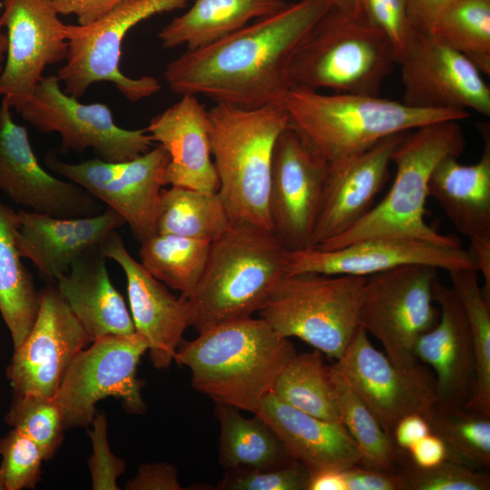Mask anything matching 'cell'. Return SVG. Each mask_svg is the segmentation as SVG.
Instances as JSON below:
<instances>
[{"mask_svg":"<svg viewBox=\"0 0 490 490\" xmlns=\"http://www.w3.org/2000/svg\"><path fill=\"white\" fill-rule=\"evenodd\" d=\"M329 0H299L170 62L164 79L174 93L253 109L280 104L290 88L288 68Z\"/></svg>","mask_w":490,"mask_h":490,"instance_id":"6da1fadb","label":"cell"},{"mask_svg":"<svg viewBox=\"0 0 490 490\" xmlns=\"http://www.w3.org/2000/svg\"><path fill=\"white\" fill-rule=\"evenodd\" d=\"M296 354L288 338L250 317L182 340L174 361L190 369L192 387L214 403L254 414Z\"/></svg>","mask_w":490,"mask_h":490,"instance_id":"7a4b0ae2","label":"cell"},{"mask_svg":"<svg viewBox=\"0 0 490 490\" xmlns=\"http://www.w3.org/2000/svg\"><path fill=\"white\" fill-rule=\"evenodd\" d=\"M281 105L289 125L328 164L355 156L390 135L469 116L467 111L416 108L379 95L296 87L288 90Z\"/></svg>","mask_w":490,"mask_h":490,"instance_id":"3957f363","label":"cell"},{"mask_svg":"<svg viewBox=\"0 0 490 490\" xmlns=\"http://www.w3.org/2000/svg\"><path fill=\"white\" fill-rule=\"evenodd\" d=\"M286 250L271 231L230 221L211 242L203 272L187 299L190 327L200 334L252 317L286 275Z\"/></svg>","mask_w":490,"mask_h":490,"instance_id":"277c9868","label":"cell"},{"mask_svg":"<svg viewBox=\"0 0 490 490\" xmlns=\"http://www.w3.org/2000/svg\"><path fill=\"white\" fill-rule=\"evenodd\" d=\"M459 121L429 123L408 132L393 152V183L380 202L343 233L316 249L330 250L377 237L416 239L441 246L461 247L452 236L443 235L425 220L427 185L436 164L445 157H459L466 139Z\"/></svg>","mask_w":490,"mask_h":490,"instance_id":"5b68a950","label":"cell"},{"mask_svg":"<svg viewBox=\"0 0 490 490\" xmlns=\"http://www.w3.org/2000/svg\"><path fill=\"white\" fill-rule=\"evenodd\" d=\"M219 194L230 221L271 231L269 188L276 141L289 126L280 104L247 109L215 103L208 111Z\"/></svg>","mask_w":490,"mask_h":490,"instance_id":"8992f818","label":"cell"},{"mask_svg":"<svg viewBox=\"0 0 490 490\" xmlns=\"http://www.w3.org/2000/svg\"><path fill=\"white\" fill-rule=\"evenodd\" d=\"M395 64L384 33L332 6L296 49L288 80L290 88L379 95Z\"/></svg>","mask_w":490,"mask_h":490,"instance_id":"52a82bcc","label":"cell"},{"mask_svg":"<svg viewBox=\"0 0 490 490\" xmlns=\"http://www.w3.org/2000/svg\"><path fill=\"white\" fill-rule=\"evenodd\" d=\"M365 280L351 275H285L258 312L280 336L298 338L337 360L359 328Z\"/></svg>","mask_w":490,"mask_h":490,"instance_id":"ba28073f","label":"cell"},{"mask_svg":"<svg viewBox=\"0 0 490 490\" xmlns=\"http://www.w3.org/2000/svg\"><path fill=\"white\" fill-rule=\"evenodd\" d=\"M190 1L122 0L93 24H64L68 52L57 74L64 91L79 99L91 85L106 81L131 102L158 93L161 84L154 77L132 78L121 71L123 39L139 23L157 14L183 8Z\"/></svg>","mask_w":490,"mask_h":490,"instance_id":"9c48e42d","label":"cell"},{"mask_svg":"<svg viewBox=\"0 0 490 490\" xmlns=\"http://www.w3.org/2000/svg\"><path fill=\"white\" fill-rule=\"evenodd\" d=\"M437 269L408 264L366 277L358 324L382 345L385 354L398 368L419 362L415 356L417 339L439 319L433 285Z\"/></svg>","mask_w":490,"mask_h":490,"instance_id":"30bf717a","label":"cell"},{"mask_svg":"<svg viewBox=\"0 0 490 490\" xmlns=\"http://www.w3.org/2000/svg\"><path fill=\"white\" fill-rule=\"evenodd\" d=\"M148 350L138 332L95 339L72 360L54 398L61 407L65 429L88 427L97 413L96 404L114 397L130 414L146 409L137 368Z\"/></svg>","mask_w":490,"mask_h":490,"instance_id":"8fae6325","label":"cell"},{"mask_svg":"<svg viewBox=\"0 0 490 490\" xmlns=\"http://www.w3.org/2000/svg\"><path fill=\"white\" fill-rule=\"evenodd\" d=\"M60 83L57 75L43 76L19 113L37 130L59 133L63 151L80 153L90 148L98 159L119 162L152 149L154 142L146 128L118 126L106 104L82 103Z\"/></svg>","mask_w":490,"mask_h":490,"instance_id":"7c38bea8","label":"cell"},{"mask_svg":"<svg viewBox=\"0 0 490 490\" xmlns=\"http://www.w3.org/2000/svg\"><path fill=\"white\" fill-rule=\"evenodd\" d=\"M397 64L405 104L490 115V88L480 71L433 33L412 26Z\"/></svg>","mask_w":490,"mask_h":490,"instance_id":"4fadbf2b","label":"cell"},{"mask_svg":"<svg viewBox=\"0 0 490 490\" xmlns=\"http://www.w3.org/2000/svg\"><path fill=\"white\" fill-rule=\"evenodd\" d=\"M331 367L391 436L402 417L418 414L427 420L437 402L435 377L427 368L420 362L410 368L397 367L361 327Z\"/></svg>","mask_w":490,"mask_h":490,"instance_id":"5bb4252c","label":"cell"},{"mask_svg":"<svg viewBox=\"0 0 490 490\" xmlns=\"http://www.w3.org/2000/svg\"><path fill=\"white\" fill-rule=\"evenodd\" d=\"M328 163L289 124L272 155L269 215L271 232L287 250L310 247Z\"/></svg>","mask_w":490,"mask_h":490,"instance_id":"9a60e30c","label":"cell"},{"mask_svg":"<svg viewBox=\"0 0 490 490\" xmlns=\"http://www.w3.org/2000/svg\"><path fill=\"white\" fill-rule=\"evenodd\" d=\"M170 161L160 144L138 158L109 162L95 158L80 163L60 161L54 151L44 156L46 166L115 211L138 240L154 233L162 188V172Z\"/></svg>","mask_w":490,"mask_h":490,"instance_id":"2e32d148","label":"cell"},{"mask_svg":"<svg viewBox=\"0 0 490 490\" xmlns=\"http://www.w3.org/2000/svg\"><path fill=\"white\" fill-rule=\"evenodd\" d=\"M91 342L84 328L58 291L40 290L34 323L15 348L6 377L15 395L54 397L74 358Z\"/></svg>","mask_w":490,"mask_h":490,"instance_id":"e0dca14e","label":"cell"},{"mask_svg":"<svg viewBox=\"0 0 490 490\" xmlns=\"http://www.w3.org/2000/svg\"><path fill=\"white\" fill-rule=\"evenodd\" d=\"M7 49L0 97L19 113L47 65L66 59L64 24L50 0H3Z\"/></svg>","mask_w":490,"mask_h":490,"instance_id":"ac0fdd59","label":"cell"},{"mask_svg":"<svg viewBox=\"0 0 490 490\" xmlns=\"http://www.w3.org/2000/svg\"><path fill=\"white\" fill-rule=\"evenodd\" d=\"M5 97L0 103V191L33 211L60 218L90 217L104 209L78 184L58 179L38 162L27 129L15 123Z\"/></svg>","mask_w":490,"mask_h":490,"instance_id":"d6986e66","label":"cell"},{"mask_svg":"<svg viewBox=\"0 0 490 490\" xmlns=\"http://www.w3.org/2000/svg\"><path fill=\"white\" fill-rule=\"evenodd\" d=\"M408 264L431 265L446 271L475 269L468 251L461 247L407 238H371L330 250L316 248L286 250V275L318 273L367 277Z\"/></svg>","mask_w":490,"mask_h":490,"instance_id":"ffe728a7","label":"cell"},{"mask_svg":"<svg viewBox=\"0 0 490 490\" xmlns=\"http://www.w3.org/2000/svg\"><path fill=\"white\" fill-rule=\"evenodd\" d=\"M106 259L116 261L127 281L130 312L135 331L147 341L150 360L157 369L174 361L184 331L190 327L187 299L172 295L126 250L122 236L112 231L100 243Z\"/></svg>","mask_w":490,"mask_h":490,"instance_id":"44dd1931","label":"cell"},{"mask_svg":"<svg viewBox=\"0 0 490 490\" xmlns=\"http://www.w3.org/2000/svg\"><path fill=\"white\" fill-rule=\"evenodd\" d=\"M407 132L390 135L355 156L328 164L309 248L343 233L369 212L389 178L393 152Z\"/></svg>","mask_w":490,"mask_h":490,"instance_id":"7402d4cb","label":"cell"},{"mask_svg":"<svg viewBox=\"0 0 490 490\" xmlns=\"http://www.w3.org/2000/svg\"><path fill=\"white\" fill-rule=\"evenodd\" d=\"M17 215L20 255L34 264L47 284H55L80 255L125 224L109 207L90 217L60 218L27 211H19Z\"/></svg>","mask_w":490,"mask_h":490,"instance_id":"603a6c76","label":"cell"},{"mask_svg":"<svg viewBox=\"0 0 490 490\" xmlns=\"http://www.w3.org/2000/svg\"><path fill=\"white\" fill-rule=\"evenodd\" d=\"M433 299L438 306L439 319L417 339L415 356L435 373L436 403L463 407L471 396L475 381V358L467 321L452 287L437 278L433 285Z\"/></svg>","mask_w":490,"mask_h":490,"instance_id":"cb8c5ba5","label":"cell"},{"mask_svg":"<svg viewBox=\"0 0 490 490\" xmlns=\"http://www.w3.org/2000/svg\"><path fill=\"white\" fill-rule=\"evenodd\" d=\"M146 130L170 157L162 176L163 186L218 192L220 182L211 155L208 111L197 96H181L155 115Z\"/></svg>","mask_w":490,"mask_h":490,"instance_id":"d4e9b609","label":"cell"},{"mask_svg":"<svg viewBox=\"0 0 490 490\" xmlns=\"http://www.w3.org/2000/svg\"><path fill=\"white\" fill-rule=\"evenodd\" d=\"M254 415L272 429L289 457L310 472L360 464L357 445L341 423L300 411L273 393L263 398Z\"/></svg>","mask_w":490,"mask_h":490,"instance_id":"484cf974","label":"cell"},{"mask_svg":"<svg viewBox=\"0 0 490 490\" xmlns=\"http://www.w3.org/2000/svg\"><path fill=\"white\" fill-rule=\"evenodd\" d=\"M55 285L91 342L105 336L135 332L123 297L110 279L100 244L80 255Z\"/></svg>","mask_w":490,"mask_h":490,"instance_id":"4316f807","label":"cell"},{"mask_svg":"<svg viewBox=\"0 0 490 490\" xmlns=\"http://www.w3.org/2000/svg\"><path fill=\"white\" fill-rule=\"evenodd\" d=\"M484 149L473 164H462L456 156L443 158L433 170L427 195L441 206L449 220L469 240L490 238V133L481 132Z\"/></svg>","mask_w":490,"mask_h":490,"instance_id":"83f0119b","label":"cell"},{"mask_svg":"<svg viewBox=\"0 0 490 490\" xmlns=\"http://www.w3.org/2000/svg\"><path fill=\"white\" fill-rule=\"evenodd\" d=\"M287 4L285 0H195L187 12L162 27L158 37L165 49L181 45L188 50L199 49Z\"/></svg>","mask_w":490,"mask_h":490,"instance_id":"f1b7e54d","label":"cell"},{"mask_svg":"<svg viewBox=\"0 0 490 490\" xmlns=\"http://www.w3.org/2000/svg\"><path fill=\"white\" fill-rule=\"evenodd\" d=\"M17 226V212L0 201V313L15 348L29 334L40 305V291L21 260Z\"/></svg>","mask_w":490,"mask_h":490,"instance_id":"f546056e","label":"cell"},{"mask_svg":"<svg viewBox=\"0 0 490 490\" xmlns=\"http://www.w3.org/2000/svg\"><path fill=\"white\" fill-rule=\"evenodd\" d=\"M240 409L214 403L220 424L219 464L226 470H268L291 463L282 443L258 416L246 417Z\"/></svg>","mask_w":490,"mask_h":490,"instance_id":"4dcf8cb0","label":"cell"},{"mask_svg":"<svg viewBox=\"0 0 490 490\" xmlns=\"http://www.w3.org/2000/svg\"><path fill=\"white\" fill-rule=\"evenodd\" d=\"M230 222L219 192L179 186L161 190L154 233L211 242L225 231Z\"/></svg>","mask_w":490,"mask_h":490,"instance_id":"1f68e13d","label":"cell"},{"mask_svg":"<svg viewBox=\"0 0 490 490\" xmlns=\"http://www.w3.org/2000/svg\"><path fill=\"white\" fill-rule=\"evenodd\" d=\"M451 287L467 321L475 358V381L465 407L490 416V300L475 268L451 270Z\"/></svg>","mask_w":490,"mask_h":490,"instance_id":"d6a6232c","label":"cell"},{"mask_svg":"<svg viewBox=\"0 0 490 490\" xmlns=\"http://www.w3.org/2000/svg\"><path fill=\"white\" fill-rule=\"evenodd\" d=\"M272 393L300 411L342 424L330 366L318 349L297 353L279 374Z\"/></svg>","mask_w":490,"mask_h":490,"instance_id":"836d02e7","label":"cell"},{"mask_svg":"<svg viewBox=\"0 0 490 490\" xmlns=\"http://www.w3.org/2000/svg\"><path fill=\"white\" fill-rule=\"evenodd\" d=\"M140 242L142 265L155 279L188 299L203 272L211 242L158 233Z\"/></svg>","mask_w":490,"mask_h":490,"instance_id":"e575fe53","label":"cell"},{"mask_svg":"<svg viewBox=\"0 0 490 490\" xmlns=\"http://www.w3.org/2000/svg\"><path fill=\"white\" fill-rule=\"evenodd\" d=\"M341 422L355 441L364 467L396 471L401 451L371 410L330 365Z\"/></svg>","mask_w":490,"mask_h":490,"instance_id":"d590c367","label":"cell"},{"mask_svg":"<svg viewBox=\"0 0 490 490\" xmlns=\"http://www.w3.org/2000/svg\"><path fill=\"white\" fill-rule=\"evenodd\" d=\"M446 445L447 459L475 469L490 466V416L463 407L436 404L427 419Z\"/></svg>","mask_w":490,"mask_h":490,"instance_id":"8d00e7d4","label":"cell"},{"mask_svg":"<svg viewBox=\"0 0 490 490\" xmlns=\"http://www.w3.org/2000/svg\"><path fill=\"white\" fill-rule=\"evenodd\" d=\"M431 33L490 75V0L453 1Z\"/></svg>","mask_w":490,"mask_h":490,"instance_id":"74e56055","label":"cell"},{"mask_svg":"<svg viewBox=\"0 0 490 490\" xmlns=\"http://www.w3.org/2000/svg\"><path fill=\"white\" fill-rule=\"evenodd\" d=\"M5 422L40 448L44 460L54 457L64 439V416L54 397L36 394H14Z\"/></svg>","mask_w":490,"mask_h":490,"instance_id":"f35d334b","label":"cell"},{"mask_svg":"<svg viewBox=\"0 0 490 490\" xmlns=\"http://www.w3.org/2000/svg\"><path fill=\"white\" fill-rule=\"evenodd\" d=\"M398 469L403 475L407 490H489L490 476L479 469L446 459L440 464L421 468L414 466L407 452L401 454Z\"/></svg>","mask_w":490,"mask_h":490,"instance_id":"ab89813d","label":"cell"},{"mask_svg":"<svg viewBox=\"0 0 490 490\" xmlns=\"http://www.w3.org/2000/svg\"><path fill=\"white\" fill-rule=\"evenodd\" d=\"M0 490L34 488L44 461L39 446L16 429L0 438Z\"/></svg>","mask_w":490,"mask_h":490,"instance_id":"60d3db41","label":"cell"},{"mask_svg":"<svg viewBox=\"0 0 490 490\" xmlns=\"http://www.w3.org/2000/svg\"><path fill=\"white\" fill-rule=\"evenodd\" d=\"M310 471L292 461L268 470H226L218 483L220 490H308Z\"/></svg>","mask_w":490,"mask_h":490,"instance_id":"b9f144b4","label":"cell"},{"mask_svg":"<svg viewBox=\"0 0 490 490\" xmlns=\"http://www.w3.org/2000/svg\"><path fill=\"white\" fill-rule=\"evenodd\" d=\"M360 6L361 18L389 40L397 63L412 28L407 0H361Z\"/></svg>","mask_w":490,"mask_h":490,"instance_id":"7bdbcfd3","label":"cell"},{"mask_svg":"<svg viewBox=\"0 0 490 490\" xmlns=\"http://www.w3.org/2000/svg\"><path fill=\"white\" fill-rule=\"evenodd\" d=\"M89 431L93 454L90 456L92 486L94 490H117L116 480L125 471V462L111 452L107 439V420L103 412L96 413Z\"/></svg>","mask_w":490,"mask_h":490,"instance_id":"ee69618b","label":"cell"},{"mask_svg":"<svg viewBox=\"0 0 490 490\" xmlns=\"http://www.w3.org/2000/svg\"><path fill=\"white\" fill-rule=\"evenodd\" d=\"M347 490H407L401 472L383 471L354 465L343 470Z\"/></svg>","mask_w":490,"mask_h":490,"instance_id":"f6af8a7d","label":"cell"},{"mask_svg":"<svg viewBox=\"0 0 490 490\" xmlns=\"http://www.w3.org/2000/svg\"><path fill=\"white\" fill-rule=\"evenodd\" d=\"M128 490H185L178 477L177 468L167 463L142 465L135 476L125 485Z\"/></svg>","mask_w":490,"mask_h":490,"instance_id":"bcb514c9","label":"cell"},{"mask_svg":"<svg viewBox=\"0 0 490 490\" xmlns=\"http://www.w3.org/2000/svg\"><path fill=\"white\" fill-rule=\"evenodd\" d=\"M59 15H74L78 24L87 25L105 15L122 0H50Z\"/></svg>","mask_w":490,"mask_h":490,"instance_id":"7dc6e473","label":"cell"},{"mask_svg":"<svg viewBox=\"0 0 490 490\" xmlns=\"http://www.w3.org/2000/svg\"><path fill=\"white\" fill-rule=\"evenodd\" d=\"M407 453L410 462L421 468L435 466L448 457L445 443L433 433L416 442Z\"/></svg>","mask_w":490,"mask_h":490,"instance_id":"c3c4849f","label":"cell"},{"mask_svg":"<svg viewBox=\"0 0 490 490\" xmlns=\"http://www.w3.org/2000/svg\"><path fill=\"white\" fill-rule=\"evenodd\" d=\"M430 433L427 420L421 415L411 414L405 416L397 423L392 438L399 450L407 452L416 442Z\"/></svg>","mask_w":490,"mask_h":490,"instance_id":"681fc988","label":"cell"},{"mask_svg":"<svg viewBox=\"0 0 490 490\" xmlns=\"http://www.w3.org/2000/svg\"><path fill=\"white\" fill-rule=\"evenodd\" d=\"M455 0H407L412 26L431 32L444 10Z\"/></svg>","mask_w":490,"mask_h":490,"instance_id":"f907efd6","label":"cell"},{"mask_svg":"<svg viewBox=\"0 0 490 490\" xmlns=\"http://www.w3.org/2000/svg\"><path fill=\"white\" fill-rule=\"evenodd\" d=\"M469 241L470 249L467 251L484 280L483 293L490 300V238H473Z\"/></svg>","mask_w":490,"mask_h":490,"instance_id":"816d5d0a","label":"cell"},{"mask_svg":"<svg viewBox=\"0 0 490 490\" xmlns=\"http://www.w3.org/2000/svg\"><path fill=\"white\" fill-rule=\"evenodd\" d=\"M343 470L327 468L310 472L308 490H347Z\"/></svg>","mask_w":490,"mask_h":490,"instance_id":"f5cc1de1","label":"cell"},{"mask_svg":"<svg viewBox=\"0 0 490 490\" xmlns=\"http://www.w3.org/2000/svg\"><path fill=\"white\" fill-rule=\"evenodd\" d=\"M334 8L338 9L341 13L356 17L361 18V0H329Z\"/></svg>","mask_w":490,"mask_h":490,"instance_id":"db71d44e","label":"cell"},{"mask_svg":"<svg viewBox=\"0 0 490 490\" xmlns=\"http://www.w3.org/2000/svg\"><path fill=\"white\" fill-rule=\"evenodd\" d=\"M2 27L3 25L0 22V75L4 69L6 49H7V36H6V34H5L2 31Z\"/></svg>","mask_w":490,"mask_h":490,"instance_id":"11a10c76","label":"cell"}]
</instances>
